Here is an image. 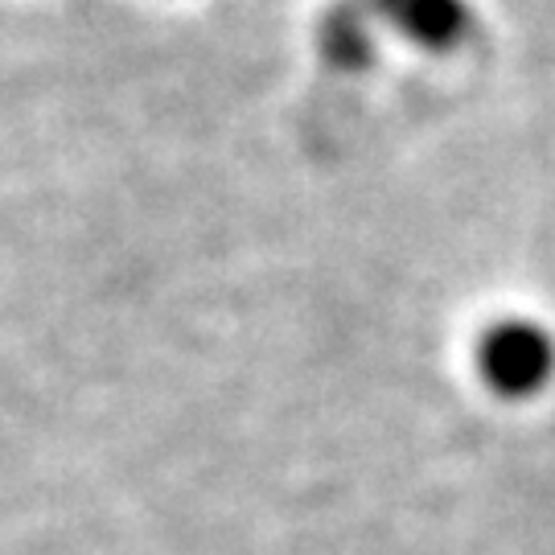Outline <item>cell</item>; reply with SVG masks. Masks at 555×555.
Here are the masks:
<instances>
[{
	"label": "cell",
	"instance_id": "cell-1",
	"mask_svg": "<svg viewBox=\"0 0 555 555\" xmlns=\"http://www.w3.org/2000/svg\"><path fill=\"white\" fill-rule=\"evenodd\" d=\"M477 371L498 396H535L555 378V334L527 318L498 321L477 341Z\"/></svg>",
	"mask_w": 555,
	"mask_h": 555
},
{
	"label": "cell",
	"instance_id": "cell-2",
	"mask_svg": "<svg viewBox=\"0 0 555 555\" xmlns=\"http://www.w3.org/2000/svg\"><path fill=\"white\" fill-rule=\"evenodd\" d=\"M375 9L396 25L403 38L428 50L461 46L469 29V4L465 0H375Z\"/></svg>",
	"mask_w": 555,
	"mask_h": 555
}]
</instances>
